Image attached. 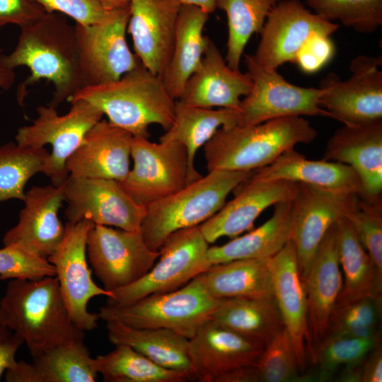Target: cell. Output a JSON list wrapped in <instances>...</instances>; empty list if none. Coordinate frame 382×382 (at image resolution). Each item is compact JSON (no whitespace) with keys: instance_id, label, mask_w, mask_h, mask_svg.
<instances>
[{"instance_id":"1","label":"cell","mask_w":382,"mask_h":382,"mask_svg":"<svg viewBox=\"0 0 382 382\" xmlns=\"http://www.w3.org/2000/svg\"><path fill=\"white\" fill-rule=\"evenodd\" d=\"M13 52L0 55V68L27 66L30 75L18 85V103L22 105L28 88L40 79L52 83L54 91L48 105L57 108L83 87L75 41L74 25L64 15L46 13L33 23L20 28Z\"/></svg>"},{"instance_id":"2","label":"cell","mask_w":382,"mask_h":382,"mask_svg":"<svg viewBox=\"0 0 382 382\" xmlns=\"http://www.w3.org/2000/svg\"><path fill=\"white\" fill-rule=\"evenodd\" d=\"M0 323L23 339L32 357L85 337L70 317L55 276L11 279L0 300Z\"/></svg>"},{"instance_id":"3","label":"cell","mask_w":382,"mask_h":382,"mask_svg":"<svg viewBox=\"0 0 382 382\" xmlns=\"http://www.w3.org/2000/svg\"><path fill=\"white\" fill-rule=\"evenodd\" d=\"M83 100L98 108L112 125L133 137L149 138V127L156 124L166 131L174 120L176 100L161 78L141 62L117 81L85 86L69 100Z\"/></svg>"},{"instance_id":"4","label":"cell","mask_w":382,"mask_h":382,"mask_svg":"<svg viewBox=\"0 0 382 382\" xmlns=\"http://www.w3.org/2000/svg\"><path fill=\"white\" fill-rule=\"evenodd\" d=\"M317 136L316 129L301 116L221 127L204 146L207 169L255 170L297 144L311 143Z\"/></svg>"},{"instance_id":"5","label":"cell","mask_w":382,"mask_h":382,"mask_svg":"<svg viewBox=\"0 0 382 382\" xmlns=\"http://www.w3.org/2000/svg\"><path fill=\"white\" fill-rule=\"evenodd\" d=\"M254 170H213L176 192L146 207L140 232L146 245L158 251L173 232L199 226L214 215L227 196Z\"/></svg>"},{"instance_id":"6","label":"cell","mask_w":382,"mask_h":382,"mask_svg":"<svg viewBox=\"0 0 382 382\" xmlns=\"http://www.w3.org/2000/svg\"><path fill=\"white\" fill-rule=\"evenodd\" d=\"M221 300L209 294L198 275L175 291L125 305L107 303L98 315L105 322L117 320L134 328H165L190 339Z\"/></svg>"},{"instance_id":"7","label":"cell","mask_w":382,"mask_h":382,"mask_svg":"<svg viewBox=\"0 0 382 382\" xmlns=\"http://www.w3.org/2000/svg\"><path fill=\"white\" fill-rule=\"evenodd\" d=\"M71 103V108L62 115L50 105L38 106L37 117L31 125L18 128L15 137L20 146H52L41 173L54 186L62 185L67 179L68 159L79 148L87 132L104 115L98 108L83 100Z\"/></svg>"},{"instance_id":"8","label":"cell","mask_w":382,"mask_h":382,"mask_svg":"<svg viewBox=\"0 0 382 382\" xmlns=\"http://www.w3.org/2000/svg\"><path fill=\"white\" fill-rule=\"evenodd\" d=\"M209 243L199 225L171 233L159 249L157 263L142 278L110 291V305H125L146 296L175 291L207 270Z\"/></svg>"},{"instance_id":"9","label":"cell","mask_w":382,"mask_h":382,"mask_svg":"<svg viewBox=\"0 0 382 382\" xmlns=\"http://www.w3.org/2000/svg\"><path fill=\"white\" fill-rule=\"evenodd\" d=\"M129 18V6L109 10L98 23L74 25L79 68L83 86L117 81L140 62L126 40Z\"/></svg>"},{"instance_id":"10","label":"cell","mask_w":382,"mask_h":382,"mask_svg":"<svg viewBox=\"0 0 382 382\" xmlns=\"http://www.w3.org/2000/svg\"><path fill=\"white\" fill-rule=\"evenodd\" d=\"M264 348L209 319L189 339L193 378L199 382H255L254 366Z\"/></svg>"},{"instance_id":"11","label":"cell","mask_w":382,"mask_h":382,"mask_svg":"<svg viewBox=\"0 0 382 382\" xmlns=\"http://www.w3.org/2000/svg\"><path fill=\"white\" fill-rule=\"evenodd\" d=\"M244 61L253 85L237 110V125H253L291 116L330 117L320 105L323 93L320 87L290 83L277 70L261 66L253 54H245Z\"/></svg>"},{"instance_id":"12","label":"cell","mask_w":382,"mask_h":382,"mask_svg":"<svg viewBox=\"0 0 382 382\" xmlns=\"http://www.w3.org/2000/svg\"><path fill=\"white\" fill-rule=\"evenodd\" d=\"M381 64V55H358L350 62L349 79L328 74L320 83V107L343 125L382 120Z\"/></svg>"},{"instance_id":"13","label":"cell","mask_w":382,"mask_h":382,"mask_svg":"<svg viewBox=\"0 0 382 382\" xmlns=\"http://www.w3.org/2000/svg\"><path fill=\"white\" fill-rule=\"evenodd\" d=\"M131 158L133 167L120 183L139 204L146 207L187 185V153L177 141L134 137Z\"/></svg>"},{"instance_id":"14","label":"cell","mask_w":382,"mask_h":382,"mask_svg":"<svg viewBox=\"0 0 382 382\" xmlns=\"http://www.w3.org/2000/svg\"><path fill=\"white\" fill-rule=\"evenodd\" d=\"M94 225L88 220L67 221L62 240L47 257L55 268V277L70 317L84 332L96 329L99 319L98 314L88 310L90 300L110 294L94 282L87 262V237Z\"/></svg>"},{"instance_id":"15","label":"cell","mask_w":382,"mask_h":382,"mask_svg":"<svg viewBox=\"0 0 382 382\" xmlns=\"http://www.w3.org/2000/svg\"><path fill=\"white\" fill-rule=\"evenodd\" d=\"M63 185L68 222L88 220L95 225L140 231L146 207L134 201L119 181L69 175Z\"/></svg>"},{"instance_id":"16","label":"cell","mask_w":382,"mask_h":382,"mask_svg":"<svg viewBox=\"0 0 382 382\" xmlns=\"http://www.w3.org/2000/svg\"><path fill=\"white\" fill-rule=\"evenodd\" d=\"M86 253L94 274L108 291L142 278L159 256V251L146 245L140 231L102 225L89 231Z\"/></svg>"},{"instance_id":"17","label":"cell","mask_w":382,"mask_h":382,"mask_svg":"<svg viewBox=\"0 0 382 382\" xmlns=\"http://www.w3.org/2000/svg\"><path fill=\"white\" fill-rule=\"evenodd\" d=\"M338 29L337 23L312 12L300 0H282L268 14L253 55L265 69L277 70L284 63L294 62L312 33L330 36Z\"/></svg>"},{"instance_id":"18","label":"cell","mask_w":382,"mask_h":382,"mask_svg":"<svg viewBox=\"0 0 382 382\" xmlns=\"http://www.w3.org/2000/svg\"><path fill=\"white\" fill-rule=\"evenodd\" d=\"M358 195L299 183L293 199L291 240L296 248L301 280L325 235L333 224L345 217Z\"/></svg>"},{"instance_id":"19","label":"cell","mask_w":382,"mask_h":382,"mask_svg":"<svg viewBox=\"0 0 382 382\" xmlns=\"http://www.w3.org/2000/svg\"><path fill=\"white\" fill-rule=\"evenodd\" d=\"M299 185L284 180H258L252 174L234 189L237 192L231 201L199 225L200 230L208 243L224 236L236 238L250 230L268 207L294 199Z\"/></svg>"},{"instance_id":"20","label":"cell","mask_w":382,"mask_h":382,"mask_svg":"<svg viewBox=\"0 0 382 382\" xmlns=\"http://www.w3.org/2000/svg\"><path fill=\"white\" fill-rule=\"evenodd\" d=\"M337 224L325 235L302 280L308 307L309 341L306 349L311 360L315 348L327 335L330 318L342 287Z\"/></svg>"},{"instance_id":"21","label":"cell","mask_w":382,"mask_h":382,"mask_svg":"<svg viewBox=\"0 0 382 382\" xmlns=\"http://www.w3.org/2000/svg\"><path fill=\"white\" fill-rule=\"evenodd\" d=\"M181 4L177 0H131L127 30L135 54L161 76L170 57Z\"/></svg>"},{"instance_id":"22","label":"cell","mask_w":382,"mask_h":382,"mask_svg":"<svg viewBox=\"0 0 382 382\" xmlns=\"http://www.w3.org/2000/svg\"><path fill=\"white\" fill-rule=\"evenodd\" d=\"M252 85L249 75L229 67L216 44L207 36L201 63L178 100L199 108L238 110L241 97L250 93Z\"/></svg>"},{"instance_id":"23","label":"cell","mask_w":382,"mask_h":382,"mask_svg":"<svg viewBox=\"0 0 382 382\" xmlns=\"http://www.w3.org/2000/svg\"><path fill=\"white\" fill-rule=\"evenodd\" d=\"M64 201V185L34 186L25 192L18 223L4 234V245L20 243L47 258L65 232L58 216Z\"/></svg>"},{"instance_id":"24","label":"cell","mask_w":382,"mask_h":382,"mask_svg":"<svg viewBox=\"0 0 382 382\" xmlns=\"http://www.w3.org/2000/svg\"><path fill=\"white\" fill-rule=\"evenodd\" d=\"M323 159L349 166L360 178L364 197L382 200V120L337 129Z\"/></svg>"},{"instance_id":"25","label":"cell","mask_w":382,"mask_h":382,"mask_svg":"<svg viewBox=\"0 0 382 382\" xmlns=\"http://www.w3.org/2000/svg\"><path fill=\"white\" fill-rule=\"evenodd\" d=\"M133 138L125 129L100 120L87 132L68 159L69 175L122 181L130 170Z\"/></svg>"},{"instance_id":"26","label":"cell","mask_w":382,"mask_h":382,"mask_svg":"<svg viewBox=\"0 0 382 382\" xmlns=\"http://www.w3.org/2000/svg\"><path fill=\"white\" fill-rule=\"evenodd\" d=\"M270 261L274 299L284 326L291 339L299 369L303 370L309 341L308 307L292 241L289 240L270 257Z\"/></svg>"},{"instance_id":"27","label":"cell","mask_w":382,"mask_h":382,"mask_svg":"<svg viewBox=\"0 0 382 382\" xmlns=\"http://www.w3.org/2000/svg\"><path fill=\"white\" fill-rule=\"evenodd\" d=\"M253 176L262 180H289L364 197L360 178L349 166L324 159L309 160L294 148L271 164L255 170Z\"/></svg>"},{"instance_id":"28","label":"cell","mask_w":382,"mask_h":382,"mask_svg":"<svg viewBox=\"0 0 382 382\" xmlns=\"http://www.w3.org/2000/svg\"><path fill=\"white\" fill-rule=\"evenodd\" d=\"M5 373L7 382H94L98 374L83 341L45 350Z\"/></svg>"},{"instance_id":"29","label":"cell","mask_w":382,"mask_h":382,"mask_svg":"<svg viewBox=\"0 0 382 382\" xmlns=\"http://www.w3.org/2000/svg\"><path fill=\"white\" fill-rule=\"evenodd\" d=\"M209 16L199 7L181 5L170 57L160 76L175 100L180 98L187 81L201 63L207 37L203 30Z\"/></svg>"},{"instance_id":"30","label":"cell","mask_w":382,"mask_h":382,"mask_svg":"<svg viewBox=\"0 0 382 382\" xmlns=\"http://www.w3.org/2000/svg\"><path fill=\"white\" fill-rule=\"evenodd\" d=\"M270 260L242 259L212 265L199 276L216 299L275 300Z\"/></svg>"},{"instance_id":"31","label":"cell","mask_w":382,"mask_h":382,"mask_svg":"<svg viewBox=\"0 0 382 382\" xmlns=\"http://www.w3.org/2000/svg\"><path fill=\"white\" fill-rule=\"evenodd\" d=\"M272 216L258 228L221 245L209 247L211 265L273 256L291 240L293 199L276 204Z\"/></svg>"},{"instance_id":"32","label":"cell","mask_w":382,"mask_h":382,"mask_svg":"<svg viewBox=\"0 0 382 382\" xmlns=\"http://www.w3.org/2000/svg\"><path fill=\"white\" fill-rule=\"evenodd\" d=\"M238 125V111L229 108H204L176 100L174 120L160 141H173L183 144L187 153V184L202 175L195 167L197 151L221 127Z\"/></svg>"},{"instance_id":"33","label":"cell","mask_w":382,"mask_h":382,"mask_svg":"<svg viewBox=\"0 0 382 382\" xmlns=\"http://www.w3.org/2000/svg\"><path fill=\"white\" fill-rule=\"evenodd\" d=\"M109 341L127 345L166 369L186 373L193 380L189 339L165 328H134L117 320L106 321Z\"/></svg>"},{"instance_id":"34","label":"cell","mask_w":382,"mask_h":382,"mask_svg":"<svg viewBox=\"0 0 382 382\" xmlns=\"http://www.w3.org/2000/svg\"><path fill=\"white\" fill-rule=\"evenodd\" d=\"M337 225L339 260L344 282L336 304L364 297L382 299V273L359 242L347 219L342 218Z\"/></svg>"},{"instance_id":"35","label":"cell","mask_w":382,"mask_h":382,"mask_svg":"<svg viewBox=\"0 0 382 382\" xmlns=\"http://www.w3.org/2000/svg\"><path fill=\"white\" fill-rule=\"evenodd\" d=\"M210 319L264 347L284 327L275 300L224 299Z\"/></svg>"},{"instance_id":"36","label":"cell","mask_w":382,"mask_h":382,"mask_svg":"<svg viewBox=\"0 0 382 382\" xmlns=\"http://www.w3.org/2000/svg\"><path fill=\"white\" fill-rule=\"evenodd\" d=\"M98 374L108 382H185V372L159 366L132 347L120 345L110 352L93 358Z\"/></svg>"},{"instance_id":"37","label":"cell","mask_w":382,"mask_h":382,"mask_svg":"<svg viewBox=\"0 0 382 382\" xmlns=\"http://www.w3.org/2000/svg\"><path fill=\"white\" fill-rule=\"evenodd\" d=\"M282 0H216V8L225 12L228 24L226 62L240 70L245 47L252 35L260 33L272 8Z\"/></svg>"},{"instance_id":"38","label":"cell","mask_w":382,"mask_h":382,"mask_svg":"<svg viewBox=\"0 0 382 382\" xmlns=\"http://www.w3.org/2000/svg\"><path fill=\"white\" fill-rule=\"evenodd\" d=\"M50 152L44 147L20 146L13 142L0 146V202L23 201L28 181L41 172Z\"/></svg>"},{"instance_id":"39","label":"cell","mask_w":382,"mask_h":382,"mask_svg":"<svg viewBox=\"0 0 382 382\" xmlns=\"http://www.w3.org/2000/svg\"><path fill=\"white\" fill-rule=\"evenodd\" d=\"M381 341V336L362 338L328 334L314 350L312 362L318 366L316 379L330 381L340 369L357 365Z\"/></svg>"},{"instance_id":"40","label":"cell","mask_w":382,"mask_h":382,"mask_svg":"<svg viewBox=\"0 0 382 382\" xmlns=\"http://www.w3.org/2000/svg\"><path fill=\"white\" fill-rule=\"evenodd\" d=\"M381 300L364 297L336 304L327 335L362 338L381 336Z\"/></svg>"},{"instance_id":"41","label":"cell","mask_w":382,"mask_h":382,"mask_svg":"<svg viewBox=\"0 0 382 382\" xmlns=\"http://www.w3.org/2000/svg\"><path fill=\"white\" fill-rule=\"evenodd\" d=\"M313 12L361 33L375 32L382 25V0H302Z\"/></svg>"},{"instance_id":"42","label":"cell","mask_w":382,"mask_h":382,"mask_svg":"<svg viewBox=\"0 0 382 382\" xmlns=\"http://www.w3.org/2000/svg\"><path fill=\"white\" fill-rule=\"evenodd\" d=\"M291 339L284 327L266 345L255 364L256 382L301 381Z\"/></svg>"},{"instance_id":"43","label":"cell","mask_w":382,"mask_h":382,"mask_svg":"<svg viewBox=\"0 0 382 382\" xmlns=\"http://www.w3.org/2000/svg\"><path fill=\"white\" fill-rule=\"evenodd\" d=\"M345 218L382 273V200L358 195Z\"/></svg>"},{"instance_id":"44","label":"cell","mask_w":382,"mask_h":382,"mask_svg":"<svg viewBox=\"0 0 382 382\" xmlns=\"http://www.w3.org/2000/svg\"><path fill=\"white\" fill-rule=\"evenodd\" d=\"M56 275L54 265L20 243L0 248V279H39Z\"/></svg>"},{"instance_id":"45","label":"cell","mask_w":382,"mask_h":382,"mask_svg":"<svg viewBox=\"0 0 382 382\" xmlns=\"http://www.w3.org/2000/svg\"><path fill=\"white\" fill-rule=\"evenodd\" d=\"M335 46L329 35L312 33L298 52L294 62L306 74L320 70L333 57Z\"/></svg>"},{"instance_id":"46","label":"cell","mask_w":382,"mask_h":382,"mask_svg":"<svg viewBox=\"0 0 382 382\" xmlns=\"http://www.w3.org/2000/svg\"><path fill=\"white\" fill-rule=\"evenodd\" d=\"M47 13L68 16L76 23L91 25L103 20L109 10L94 0H35Z\"/></svg>"},{"instance_id":"47","label":"cell","mask_w":382,"mask_h":382,"mask_svg":"<svg viewBox=\"0 0 382 382\" xmlns=\"http://www.w3.org/2000/svg\"><path fill=\"white\" fill-rule=\"evenodd\" d=\"M46 13L35 0H0V30L7 24L21 28L33 23Z\"/></svg>"},{"instance_id":"48","label":"cell","mask_w":382,"mask_h":382,"mask_svg":"<svg viewBox=\"0 0 382 382\" xmlns=\"http://www.w3.org/2000/svg\"><path fill=\"white\" fill-rule=\"evenodd\" d=\"M339 381L351 382L382 381V347L377 345L359 364L342 371Z\"/></svg>"},{"instance_id":"49","label":"cell","mask_w":382,"mask_h":382,"mask_svg":"<svg viewBox=\"0 0 382 382\" xmlns=\"http://www.w3.org/2000/svg\"><path fill=\"white\" fill-rule=\"evenodd\" d=\"M23 343L19 335L0 323V379L6 370L17 364L16 354Z\"/></svg>"},{"instance_id":"50","label":"cell","mask_w":382,"mask_h":382,"mask_svg":"<svg viewBox=\"0 0 382 382\" xmlns=\"http://www.w3.org/2000/svg\"><path fill=\"white\" fill-rule=\"evenodd\" d=\"M181 5L195 6L200 8L204 11L210 14L213 13L216 8V0H177Z\"/></svg>"},{"instance_id":"51","label":"cell","mask_w":382,"mask_h":382,"mask_svg":"<svg viewBox=\"0 0 382 382\" xmlns=\"http://www.w3.org/2000/svg\"><path fill=\"white\" fill-rule=\"evenodd\" d=\"M2 50L0 48V55ZM16 75L13 70L0 68V89L8 90L13 84Z\"/></svg>"},{"instance_id":"52","label":"cell","mask_w":382,"mask_h":382,"mask_svg":"<svg viewBox=\"0 0 382 382\" xmlns=\"http://www.w3.org/2000/svg\"><path fill=\"white\" fill-rule=\"evenodd\" d=\"M108 10L128 7L131 0H94Z\"/></svg>"}]
</instances>
